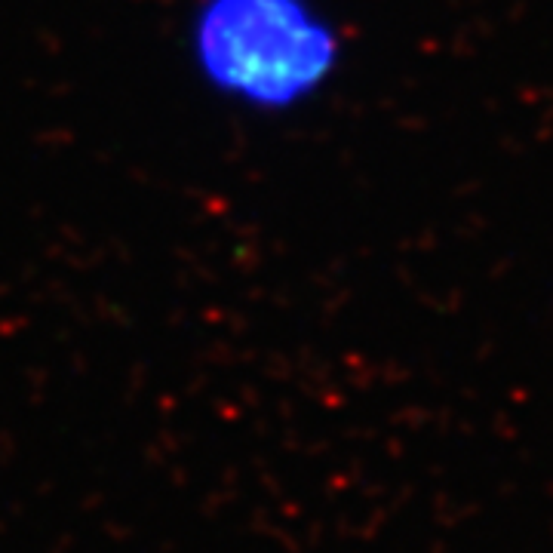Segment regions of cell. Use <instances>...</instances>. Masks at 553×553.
<instances>
[{
  "instance_id": "cell-1",
  "label": "cell",
  "mask_w": 553,
  "mask_h": 553,
  "mask_svg": "<svg viewBox=\"0 0 553 553\" xmlns=\"http://www.w3.org/2000/svg\"><path fill=\"white\" fill-rule=\"evenodd\" d=\"M179 50L197 87L228 111L286 120L345 71V28L323 0H188Z\"/></svg>"
}]
</instances>
